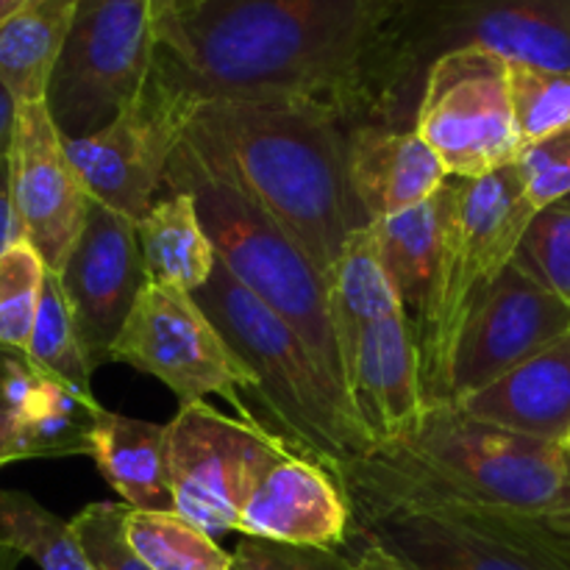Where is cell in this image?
<instances>
[{
	"label": "cell",
	"mask_w": 570,
	"mask_h": 570,
	"mask_svg": "<svg viewBox=\"0 0 570 570\" xmlns=\"http://www.w3.org/2000/svg\"><path fill=\"white\" fill-rule=\"evenodd\" d=\"M360 543L356 554L351 557V570H415L406 566L404 560H399L395 554H390L387 549H382L379 543H371V540L351 538Z\"/></svg>",
	"instance_id": "cell-37"
},
{
	"label": "cell",
	"mask_w": 570,
	"mask_h": 570,
	"mask_svg": "<svg viewBox=\"0 0 570 570\" xmlns=\"http://www.w3.org/2000/svg\"><path fill=\"white\" fill-rule=\"evenodd\" d=\"M37 379H39V371L28 362L26 356L22 365L17 367L14 379L9 382V387L0 393V468L11 465V462L28 460L26 443H22L20 412L22 406H26Z\"/></svg>",
	"instance_id": "cell-35"
},
{
	"label": "cell",
	"mask_w": 570,
	"mask_h": 570,
	"mask_svg": "<svg viewBox=\"0 0 570 570\" xmlns=\"http://www.w3.org/2000/svg\"><path fill=\"white\" fill-rule=\"evenodd\" d=\"M538 521L543 523L551 534H557V538L568 540L570 543V512H549V515H540Z\"/></svg>",
	"instance_id": "cell-40"
},
{
	"label": "cell",
	"mask_w": 570,
	"mask_h": 570,
	"mask_svg": "<svg viewBox=\"0 0 570 570\" xmlns=\"http://www.w3.org/2000/svg\"><path fill=\"white\" fill-rule=\"evenodd\" d=\"M148 284L198 293L217 267V250L200 223L189 193L165 189L137 223Z\"/></svg>",
	"instance_id": "cell-24"
},
{
	"label": "cell",
	"mask_w": 570,
	"mask_h": 570,
	"mask_svg": "<svg viewBox=\"0 0 570 570\" xmlns=\"http://www.w3.org/2000/svg\"><path fill=\"white\" fill-rule=\"evenodd\" d=\"M348 176L367 220L382 223L449 184L443 161L415 128L360 122L348 131Z\"/></svg>",
	"instance_id": "cell-19"
},
{
	"label": "cell",
	"mask_w": 570,
	"mask_h": 570,
	"mask_svg": "<svg viewBox=\"0 0 570 570\" xmlns=\"http://www.w3.org/2000/svg\"><path fill=\"white\" fill-rule=\"evenodd\" d=\"M26 3L28 0H0V22L9 20V17L14 14V11H20Z\"/></svg>",
	"instance_id": "cell-43"
},
{
	"label": "cell",
	"mask_w": 570,
	"mask_h": 570,
	"mask_svg": "<svg viewBox=\"0 0 570 570\" xmlns=\"http://www.w3.org/2000/svg\"><path fill=\"white\" fill-rule=\"evenodd\" d=\"M0 543L37 562L39 570H92L72 523L17 490H0Z\"/></svg>",
	"instance_id": "cell-28"
},
{
	"label": "cell",
	"mask_w": 570,
	"mask_h": 570,
	"mask_svg": "<svg viewBox=\"0 0 570 570\" xmlns=\"http://www.w3.org/2000/svg\"><path fill=\"white\" fill-rule=\"evenodd\" d=\"M293 451L265 429L228 417L206 401L181 404L167 423V471L176 512L212 538L237 532L262 479Z\"/></svg>",
	"instance_id": "cell-10"
},
{
	"label": "cell",
	"mask_w": 570,
	"mask_h": 570,
	"mask_svg": "<svg viewBox=\"0 0 570 570\" xmlns=\"http://www.w3.org/2000/svg\"><path fill=\"white\" fill-rule=\"evenodd\" d=\"M28 362L45 373L48 379L59 382L70 393H76L83 404L100 406L92 395V362H89L87 348L81 343L72 312L67 306L65 293L56 273L48 271L39 298L37 323H33L31 343L26 348Z\"/></svg>",
	"instance_id": "cell-26"
},
{
	"label": "cell",
	"mask_w": 570,
	"mask_h": 570,
	"mask_svg": "<svg viewBox=\"0 0 570 570\" xmlns=\"http://www.w3.org/2000/svg\"><path fill=\"white\" fill-rule=\"evenodd\" d=\"M26 560V557L20 554L17 549H11V546L0 543V570H17V566Z\"/></svg>",
	"instance_id": "cell-41"
},
{
	"label": "cell",
	"mask_w": 570,
	"mask_h": 570,
	"mask_svg": "<svg viewBox=\"0 0 570 570\" xmlns=\"http://www.w3.org/2000/svg\"><path fill=\"white\" fill-rule=\"evenodd\" d=\"M395 0H204L156 28L154 76L189 104L295 100L379 120Z\"/></svg>",
	"instance_id": "cell-1"
},
{
	"label": "cell",
	"mask_w": 570,
	"mask_h": 570,
	"mask_svg": "<svg viewBox=\"0 0 570 570\" xmlns=\"http://www.w3.org/2000/svg\"><path fill=\"white\" fill-rule=\"evenodd\" d=\"M22 237L50 273H61L87 223L92 195L65 150L48 104H20L9 150Z\"/></svg>",
	"instance_id": "cell-16"
},
{
	"label": "cell",
	"mask_w": 570,
	"mask_h": 570,
	"mask_svg": "<svg viewBox=\"0 0 570 570\" xmlns=\"http://www.w3.org/2000/svg\"><path fill=\"white\" fill-rule=\"evenodd\" d=\"M195 301L254 371L256 390L245 395L248 423L265 429L295 456L326 468L334 479L343 465L373 451L371 438L332 393L304 340L250 295L220 259Z\"/></svg>",
	"instance_id": "cell-5"
},
{
	"label": "cell",
	"mask_w": 570,
	"mask_h": 570,
	"mask_svg": "<svg viewBox=\"0 0 570 570\" xmlns=\"http://www.w3.org/2000/svg\"><path fill=\"white\" fill-rule=\"evenodd\" d=\"M126 532L154 570H232L234 554L178 512L128 510Z\"/></svg>",
	"instance_id": "cell-27"
},
{
	"label": "cell",
	"mask_w": 570,
	"mask_h": 570,
	"mask_svg": "<svg viewBox=\"0 0 570 570\" xmlns=\"http://www.w3.org/2000/svg\"><path fill=\"white\" fill-rule=\"evenodd\" d=\"M551 512H570V454H568V479H566V490H562L560 504L554 507Z\"/></svg>",
	"instance_id": "cell-45"
},
{
	"label": "cell",
	"mask_w": 570,
	"mask_h": 570,
	"mask_svg": "<svg viewBox=\"0 0 570 570\" xmlns=\"http://www.w3.org/2000/svg\"><path fill=\"white\" fill-rule=\"evenodd\" d=\"M348 399L373 449L406 438L426 415L421 351L404 312L371 323L348 362Z\"/></svg>",
	"instance_id": "cell-17"
},
{
	"label": "cell",
	"mask_w": 570,
	"mask_h": 570,
	"mask_svg": "<svg viewBox=\"0 0 570 570\" xmlns=\"http://www.w3.org/2000/svg\"><path fill=\"white\" fill-rule=\"evenodd\" d=\"M462 48L570 72V0H395L376 122L415 128L429 67Z\"/></svg>",
	"instance_id": "cell-6"
},
{
	"label": "cell",
	"mask_w": 570,
	"mask_h": 570,
	"mask_svg": "<svg viewBox=\"0 0 570 570\" xmlns=\"http://www.w3.org/2000/svg\"><path fill=\"white\" fill-rule=\"evenodd\" d=\"M510 65V95L523 148L570 131V72Z\"/></svg>",
	"instance_id": "cell-29"
},
{
	"label": "cell",
	"mask_w": 570,
	"mask_h": 570,
	"mask_svg": "<svg viewBox=\"0 0 570 570\" xmlns=\"http://www.w3.org/2000/svg\"><path fill=\"white\" fill-rule=\"evenodd\" d=\"M568 332L570 304L512 256L462 332L451 371V404L490 387Z\"/></svg>",
	"instance_id": "cell-14"
},
{
	"label": "cell",
	"mask_w": 570,
	"mask_h": 570,
	"mask_svg": "<svg viewBox=\"0 0 570 570\" xmlns=\"http://www.w3.org/2000/svg\"><path fill=\"white\" fill-rule=\"evenodd\" d=\"M415 570H570V543L529 515L399 512L354 523Z\"/></svg>",
	"instance_id": "cell-12"
},
{
	"label": "cell",
	"mask_w": 570,
	"mask_h": 570,
	"mask_svg": "<svg viewBox=\"0 0 570 570\" xmlns=\"http://www.w3.org/2000/svg\"><path fill=\"white\" fill-rule=\"evenodd\" d=\"M351 126L295 100L217 98L193 106L187 137L250 195L326 276L367 215L348 176Z\"/></svg>",
	"instance_id": "cell-3"
},
{
	"label": "cell",
	"mask_w": 570,
	"mask_h": 570,
	"mask_svg": "<svg viewBox=\"0 0 570 570\" xmlns=\"http://www.w3.org/2000/svg\"><path fill=\"white\" fill-rule=\"evenodd\" d=\"M128 504L98 501L83 507L70 521L92 570H154L128 540Z\"/></svg>",
	"instance_id": "cell-32"
},
{
	"label": "cell",
	"mask_w": 570,
	"mask_h": 570,
	"mask_svg": "<svg viewBox=\"0 0 570 570\" xmlns=\"http://www.w3.org/2000/svg\"><path fill=\"white\" fill-rule=\"evenodd\" d=\"M515 256L570 304V198L534 212Z\"/></svg>",
	"instance_id": "cell-31"
},
{
	"label": "cell",
	"mask_w": 570,
	"mask_h": 570,
	"mask_svg": "<svg viewBox=\"0 0 570 570\" xmlns=\"http://www.w3.org/2000/svg\"><path fill=\"white\" fill-rule=\"evenodd\" d=\"M523 189L534 209L570 198V131L527 145L515 159Z\"/></svg>",
	"instance_id": "cell-33"
},
{
	"label": "cell",
	"mask_w": 570,
	"mask_h": 570,
	"mask_svg": "<svg viewBox=\"0 0 570 570\" xmlns=\"http://www.w3.org/2000/svg\"><path fill=\"white\" fill-rule=\"evenodd\" d=\"M189 100L150 72L142 92L89 137L67 139L65 150L92 200L139 223L165 189L167 167L193 115Z\"/></svg>",
	"instance_id": "cell-13"
},
{
	"label": "cell",
	"mask_w": 570,
	"mask_h": 570,
	"mask_svg": "<svg viewBox=\"0 0 570 570\" xmlns=\"http://www.w3.org/2000/svg\"><path fill=\"white\" fill-rule=\"evenodd\" d=\"M200 3H204V0H173V11H170V17H167V20H173V17L187 14V11L198 9ZM167 20H165V22H167Z\"/></svg>",
	"instance_id": "cell-42"
},
{
	"label": "cell",
	"mask_w": 570,
	"mask_h": 570,
	"mask_svg": "<svg viewBox=\"0 0 570 570\" xmlns=\"http://www.w3.org/2000/svg\"><path fill=\"white\" fill-rule=\"evenodd\" d=\"M154 11H156V28L170 17L173 11V0H154Z\"/></svg>",
	"instance_id": "cell-44"
},
{
	"label": "cell",
	"mask_w": 570,
	"mask_h": 570,
	"mask_svg": "<svg viewBox=\"0 0 570 570\" xmlns=\"http://www.w3.org/2000/svg\"><path fill=\"white\" fill-rule=\"evenodd\" d=\"M17 111L20 104L14 100V95L0 83V159L11 150V139H14V126H17Z\"/></svg>",
	"instance_id": "cell-38"
},
{
	"label": "cell",
	"mask_w": 570,
	"mask_h": 570,
	"mask_svg": "<svg viewBox=\"0 0 570 570\" xmlns=\"http://www.w3.org/2000/svg\"><path fill=\"white\" fill-rule=\"evenodd\" d=\"M568 454H570V443H568Z\"/></svg>",
	"instance_id": "cell-46"
},
{
	"label": "cell",
	"mask_w": 570,
	"mask_h": 570,
	"mask_svg": "<svg viewBox=\"0 0 570 570\" xmlns=\"http://www.w3.org/2000/svg\"><path fill=\"white\" fill-rule=\"evenodd\" d=\"M22 360H26V354H20V351L3 348V345H0V393L9 387V382L14 379L17 367L22 365Z\"/></svg>",
	"instance_id": "cell-39"
},
{
	"label": "cell",
	"mask_w": 570,
	"mask_h": 570,
	"mask_svg": "<svg viewBox=\"0 0 570 570\" xmlns=\"http://www.w3.org/2000/svg\"><path fill=\"white\" fill-rule=\"evenodd\" d=\"M456 406L493 426L568 449L570 332Z\"/></svg>",
	"instance_id": "cell-20"
},
{
	"label": "cell",
	"mask_w": 570,
	"mask_h": 570,
	"mask_svg": "<svg viewBox=\"0 0 570 570\" xmlns=\"http://www.w3.org/2000/svg\"><path fill=\"white\" fill-rule=\"evenodd\" d=\"M354 515L337 479L317 462L287 456L278 462L248 504L237 532L304 549H343L351 540Z\"/></svg>",
	"instance_id": "cell-18"
},
{
	"label": "cell",
	"mask_w": 570,
	"mask_h": 570,
	"mask_svg": "<svg viewBox=\"0 0 570 570\" xmlns=\"http://www.w3.org/2000/svg\"><path fill=\"white\" fill-rule=\"evenodd\" d=\"M56 276L92 367L111 362V345L148 284L137 223L92 200L81 237Z\"/></svg>",
	"instance_id": "cell-15"
},
{
	"label": "cell",
	"mask_w": 570,
	"mask_h": 570,
	"mask_svg": "<svg viewBox=\"0 0 570 570\" xmlns=\"http://www.w3.org/2000/svg\"><path fill=\"white\" fill-rule=\"evenodd\" d=\"M323 282H326L328 317H332L340 354L345 362V376H348V362L360 348L367 326L395 312H404L382 262L373 223L351 234Z\"/></svg>",
	"instance_id": "cell-23"
},
{
	"label": "cell",
	"mask_w": 570,
	"mask_h": 570,
	"mask_svg": "<svg viewBox=\"0 0 570 570\" xmlns=\"http://www.w3.org/2000/svg\"><path fill=\"white\" fill-rule=\"evenodd\" d=\"M232 554V570H351V557L340 549H304L259 538H243Z\"/></svg>",
	"instance_id": "cell-34"
},
{
	"label": "cell",
	"mask_w": 570,
	"mask_h": 570,
	"mask_svg": "<svg viewBox=\"0 0 570 570\" xmlns=\"http://www.w3.org/2000/svg\"><path fill=\"white\" fill-rule=\"evenodd\" d=\"M17 243H26V237H22V223L14 204V187H11V161L9 154H6L0 159V256L14 248Z\"/></svg>",
	"instance_id": "cell-36"
},
{
	"label": "cell",
	"mask_w": 570,
	"mask_h": 570,
	"mask_svg": "<svg viewBox=\"0 0 570 570\" xmlns=\"http://www.w3.org/2000/svg\"><path fill=\"white\" fill-rule=\"evenodd\" d=\"M76 9L78 0H28L0 22V83L14 95L17 104L48 98Z\"/></svg>",
	"instance_id": "cell-25"
},
{
	"label": "cell",
	"mask_w": 570,
	"mask_h": 570,
	"mask_svg": "<svg viewBox=\"0 0 570 570\" xmlns=\"http://www.w3.org/2000/svg\"><path fill=\"white\" fill-rule=\"evenodd\" d=\"M87 456L131 510L176 512L167 471V426L100 406L87 432Z\"/></svg>",
	"instance_id": "cell-21"
},
{
	"label": "cell",
	"mask_w": 570,
	"mask_h": 570,
	"mask_svg": "<svg viewBox=\"0 0 570 570\" xmlns=\"http://www.w3.org/2000/svg\"><path fill=\"white\" fill-rule=\"evenodd\" d=\"M111 362L159 379L181 404L220 395L248 421L245 395L256 390L254 371L217 332L193 293L145 284L131 317L111 345Z\"/></svg>",
	"instance_id": "cell-11"
},
{
	"label": "cell",
	"mask_w": 570,
	"mask_h": 570,
	"mask_svg": "<svg viewBox=\"0 0 570 570\" xmlns=\"http://www.w3.org/2000/svg\"><path fill=\"white\" fill-rule=\"evenodd\" d=\"M515 161L473 181H460L456 215L415 321L426 404H451V371L473 309L518 254L534 217Z\"/></svg>",
	"instance_id": "cell-7"
},
{
	"label": "cell",
	"mask_w": 570,
	"mask_h": 570,
	"mask_svg": "<svg viewBox=\"0 0 570 570\" xmlns=\"http://www.w3.org/2000/svg\"><path fill=\"white\" fill-rule=\"evenodd\" d=\"M415 131L456 181H473L512 165L523 139L512 109L507 59L482 48L440 56L423 78Z\"/></svg>",
	"instance_id": "cell-9"
},
{
	"label": "cell",
	"mask_w": 570,
	"mask_h": 570,
	"mask_svg": "<svg viewBox=\"0 0 570 570\" xmlns=\"http://www.w3.org/2000/svg\"><path fill=\"white\" fill-rule=\"evenodd\" d=\"M456 198H460V181L449 178V184L423 204L382 223H373L382 262L412 326L421 317L429 289H432L434 273H438L440 256H443L456 215Z\"/></svg>",
	"instance_id": "cell-22"
},
{
	"label": "cell",
	"mask_w": 570,
	"mask_h": 570,
	"mask_svg": "<svg viewBox=\"0 0 570 570\" xmlns=\"http://www.w3.org/2000/svg\"><path fill=\"white\" fill-rule=\"evenodd\" d=\"M154 61V0H78L45 98L61 137L109 126L150 81Z\"/></svg>",
	"instance_id": "cell-8"
},
{
	"label": "cell",
	"mask_w": 570,
	"mask_h": 570,
	"mask_svg": "<svg viewBox=\"0 0 570 570\" xmlns=\"http://www.w3.org/2000/svg\"><path fill=\"white\" fill-rule=\"evenodd\" d=\"M48 267L28 243L0 256V345L26 354Z\"/></svg>",
	"instance_id": "cell-30"
},
{
	"label": "cell",
	"mask_w": 570,
	"mask_h": 570,
	"mask_svg": "<svg viewBox=\"0 0 570 570\" xmlns=\"http://www.w3.org/2000/svg\"><path fill=\"white\" fill-rule=\"evenodd\" d=\"M566 479L562 445L438 404L406 438L343 465L337 484L362 523L399 512L540 518L560 504Z\"/></svg>",
	"instance_id": "cell-2"
},
{
	"label": "cell",
	"mask_w": 570,
	"mask_h": 570,
	"mask_svg": "<svg viewBox=\"0 0 570 570\" xmlns=\"http://www.w3.org/2000/svg\"><path fill=\"white\" fill-rule=\"evenodd\" d=\"M165 189L193 195L217 259L250 295L293 326L332 393L356 417L345 362L328 317L326 282L309 256L187 134L167 167Z\"/></svg>",
	"instance_id": "cell-4"
}]
</instances>
